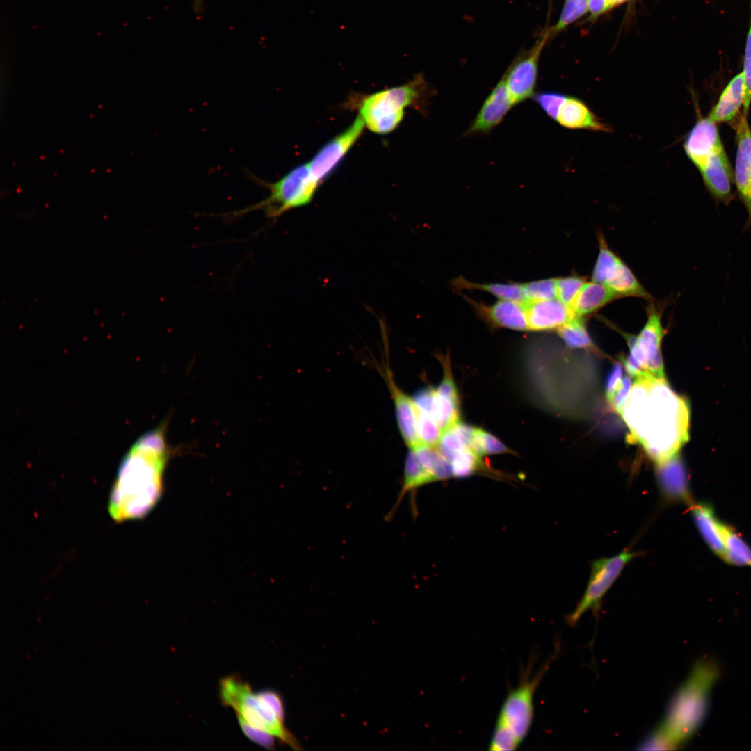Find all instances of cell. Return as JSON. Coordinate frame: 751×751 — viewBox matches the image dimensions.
Wrapping results in <instances>:
<instances>
[{
	"label": "cell",
	"mask_w": 751,
	"mask_h": 751,
	"mask_svg": "<svg viewBox=\"0 0 751 751\" xmlns=\"http://www.w3.org/2000/svg\"><path fill=\"white\" fill-rule=\"evenodd\" d=\"M621 417L629 442L639 444L655 466L678 456L689 439V403L665 378L635 379Z\"/></svg>",
	"instance_id": "obj_1"
},
{
	"label": "cell",
	"mask_w": 751,
	"mask_h": 751,
	"mask_svg": "<svg viewBox=\"0 0 751 751\" xmlns=\"http://www.w3.org/2000/svg\"><path fill=\"white\" fill-rule=\"evenodd\" d=\"M168 420L141 435L119 467L111 489L108 512L118 522L138 519L156 506L172 450L166 439Z\"/></svg>",
	"instance_id": "obj_2"
},
{
	"label": "cell",
	"mask_w": 751,
	"mask_h": 751,
	"mask_svg": "<svg viewBox=\"0 0 751 751\" xmlns=\"http://www.w3.org/2000/svg\"><path fill=\"white\" fill-rule=\"evenodd\" d=\"M719 673L711 661L695 663L670 700L662 722L644 740L647 750H675L697 732L706 718L711 691Z\"/></svg>",
	"instance_id": "obj_3"
},
{
	"label": "cell",
	"mask_w": 751,
	"mask_h": 751,
	"mask_svg": "<svg viewBox=\"0 0 751 751\" xmlns=\"http://www.w3.org/2000/svg\"><path fill=\"white\" fill-rule=\"evenodd\" d=\"M433 94L423 74H418L409 82L369 95H355L346 107L356 109L371 131L385 134L401 122L407 107L423 111Z\"/></svg>",
	"instance_id": "obj_4"
},
{
	"label": "cell",
	"mask_w": 751,
	"mask_h": 751,
	"mask_svg": "<svg viewBox=\"0 0 751 751\" xmlns=\"http://www.w3.org/2000/svg\"><path fill=\"white\" fill-rule=\"evenodd\" d=\"M551 661L533 677L527 669L517 686L507 695L491 738L490 750H515L526 738L534 716V694Z\"/></svg>",
	"instance_id": "obj_5"
},
{
	"label": "cell",
	"mask_w": 751,
	"mask_h": 751,
	"mask_svg": "<svg viewBox=\"0 0 751 751\" xmlns=\"http://www.w3.org/2000/svg\"><path fill=\"white\" fill-rule=\"evenodd\" d=\"M249 177L268 189L269 194L261 201L246 207L218 214L227 221H234L255 211H261L268 219H277L285 212L308 204L320 184L312 175L308 163L291 170L278 180L266 181L249 173Z\"/></svg>",
	"instance_id": "obj_6"
},
{
	"label": "cell",
	"mask_w": 751,
	"mask_h": 751,
	"mask_svg": "<svg viewBox=\"0 0 751 751\" xmlns=\"http://www.w3.org/2000/svg\"><path fill=\"white\" fill-rule=\"evenodd\" d=\"M220 697L224 706L232 708L236 716L249 725L270 734L293 749H300L298 741L286 727L284 718L239 677L229 675L220 680Z\"/></svg>",
	"instance_id": "obj_7"
},
{
	"label": "cell",
	"mask_w": 751,
	"mask_h": 751,
	"mask_svg": "<svg viewBox=\"0 0 751 751\" xmlns=\"http://www.w3.org/2000/svg\"><path fill=\"white\" fill-rule=\"evenodd\" d=\"M636 555L635 552L625 549L615 556L599 558L592 563L586 590L575 609L568 615L569 624H575L589 610L594 612L599 610L603 597Z\"/></svg>",
	"instance_id": "obj_8"
},
{
	"label": "cell",
	"mask_w": 751,
	"mask_h": 751,
	"mask_svg": "<svg viewBox=\"0 0 751 751\" xmlns=\"http://www.w3.org/2000/svg\"><path fill=\"white\" fill-rule=\"evenodd\" d=\"M597 235L599 253L592 280L606 285L618 298L632 296L652 301V295L624 261L610 248L602 233Z\"/></svg>",
	"instance_id": "obj_9"
},
{
	"label": "cell",
	"mask_w": 751,
	"mask_h": 751,
	"mask_svg": "<svg viewBox=\"0 0 751 751\" xmlns=\"http://www.w3.org/2000/svg\"><path fill=\"white\" fill-rule=\"evenodd\" d=\"M550 38L549 29L544 30L531 49L516 57L504 74L514 105L533 96L539 59Z\"/></svg>",
	"instance_id": "obj_10"
},
{
	"label": "cell",
	"mask_w": 751,
	"mask_h": 751,
	"mask_svg": "<svg viewBox=\"0 0 751 751\" xmlns=\"http://www.w3.org/2000/svg\"><path fill=\"white\" fill-rule=\"evenodd\" d=\"M663 309L651 303L647 309V321L637 336L628 334L640 353L645 373L656 378H665L661 353L665 330L662 325Z\"/></svg>",
	"instance_id": "obj_11"
},
{
	"label": "cell",
	"mask_w": 751,
	"mask_h": 751,
	"mask_svg": "<svg viewBox=\"0 0 751 751\" xmlns=\"http://www.w3.org/2000/svg\"><path fill=\"white\" fill-rule=\"evenodd\" d=\"M364 127V122L357 115L346 130L327 143L308 163L312 175L320 184L360 138Z\"/></svg>",
	"instance_id": "obj_12"
},
{
	"label": "cell",
	"mask_w": 751,
	"mask_h": 751,
	"mask_svg": "<svg viewBox=\"0 0 751 751\" xmlns=\"http://www.w3.org/2000/svg\"><path fill=\"white\" fill-rule=\"evenodd\" d=\"M737 152L734 181L747 212V228L751 225V129L743 113L736 123Z\"/></svg>",
	"instance_id": "obj_13"
},
{
	"label": "cell",
	"mask_w": 751,
	"mask_h": 751,
	"mask_svg": "<svg viewBox=\"0 0 751 751\" xmlns=\"http://www.w3.org/2000/svg\"><path fill=\"white\" fill-rule=\"evenodd\" d=\"M513 106L503 74L483 102L466 134L489 133L502 121Z\"/></svg>",
	"instance_id": "obj_14"
},
{
	"label": "cell",
	"mask_w": 751,
	"mask_h": 751,
	"mask_svg": "<svg viewBox=\"0 0 751 751\" xmlns=\"http://www.w3.org/2000/svg\"><path fill=\"white\" fill-rule=\"evenodd\" d=\"M706 189L718 202L728 205L733 200V173L723 145L709 156L700 171Z\"/></svg>",
	"instance_id": "obj_15"
},
{
	"label": "cell",
	"mask_w": 751,
	"mask_h": 751,
	"mask_svg": "<svg viewBox=\"0 0 751 751\" xmlns=\"http://www.w3.org/2000/svg\"><path fill=\"white\" fill-rule=\"evenodd\" d=\"M480 318L496 328L519 331L529 330L524 305L510 300H500L492 305L464 296Z\"/></svg>",
	"instance_id": "obj_16"
},
{
	"label": "cell",
	"mask_w": 751,
	"mask_h": 751,
	"mask_svg": "<svg viewBox=\"0 0 751 751\" xmlns=\"http://www.w3.org/2000/svg\"><path fill=\"white\" fill-rule=\"evenodd\" d=\"M722 145L716 123L709 117L700 118L686 138L684 149L700 172L711 154Z\"/></svg>",
	"instance_id": "obj_17"
},
{
	"label": "cell",
	"mask_w": 751,
	"mask_h": 751,
	"mask_svg": "<svg viewBox=\"0 0 751 751\" xmlns=\"http://www.w3.org/2000/svg\"><path fill=\"white\" fill-rule=\"evenodd\" d=\"M529 330H558L576 315L557 298L524 303Z\"/></svg>",
	"instance_id": "obj_18"
},
{
	"label": "cell",
	"mask_w": 751,
	"mask_h": 751,
	"mask_svg": "<svg viewBox=\"0 0 751 751\" xmlns=\"http://www.w3.org/2000/svg\"><path fill=\"white\" fill-rule=\"evenodd\" d=\"M385 367L384 377L393 397L397 424L405 443L412 449L421 443L417 431V407L412 398L396 385L389 366Z\"/></svg>",
	"instance_id": "obj_19"
},
{
	"label": "cell",
	"mask_w": 751,
	"mask_h": 751,
	"mask_svg": "<svg viewBox=\"0 0 751 751\" xmlns=\"http://www.w3.org/2000/svg\"><path fill=\"white\" fill-rule=\"evenodd\" d=\"M659 492L667 501H691L690 491L684 469L678 456L656 465Z\"/></svg>",
	"instance_id": "obj_20"
},
{
	"label": "cell",
	"mask_w": 751,
	"mask_h": 751,
	"mask_svg": "<svg viewBox=\"0 0 751 751\" xmlns=\"http://www.w3.org/2000/svg\"><path fill=\"white\" fill-rule=\"evenodd\" d=\"M556 121L568 129L611 131V127L602 122L582 100L572 96L567 97Z\"/></svg>",
	"instance_id": "obj_21"
},
{
	"label": "cell",
	"mask_w": 751,
	"mask_h": 751,
	"mask_svg": "<svg viewBox=\"0 0 751 751\" xmlns=\"http://www.w3.org/2000/svg\"><path fill=\"white\" fill-rule=\"evenodd\" d=\"M744 97V77L741 72L730 80L708 117L716 123L732 121L743 105Z\"/></svg>",
	"instance_id": "obj_22"
},
{
	"label": "cell",
	"mask_w": 751,
	"mask_h": 751,
	"mask_svg": "<svg viewBox=\"0 0 751 751\" xmlns=\"http://www.w3.org/2000/svg\"><path fill=\"white\" fill-rule=\"evenodd\" d=\"M617 298H619L606 285L593 280L586 281L571 309L576 316L584 318Z\"/></svg>",
	"instance_id": "obj_23"
},
{
	"label": "cell",
	"mask_w": 751,
	"mask_h": 751,
	"mask_svg": "<svg viewBox=\"0 0 751 751\" xmlns=\"http://www.w3.org/2000/svg\"><path fill=\"white\" fill-rule=\"evenodd\" d=\"M691 512L702 537L710 549L723 559L724 542L721 522L714 515L711 506L704 503L691 505Z\"/></svg>",
	"instance_id": "obj_24"
},
{
	"label": "cell",
	"mask_w": 751,
	"mask_h": 751,
	"mask_svg": "<svg viewBox=\"0 0 751 751\" xmlns=\"http://www.w3.org/2000/svg\"><path fill=\"white\" fill-rule=\"evenodd\" d=\"M474 430V428L459 421L442 433L436 447L450 462L457 453L471 449Z\"/></svg>",
	"instance_id": "obj_25"
},
{
	"label": "cell",
	"mask_w": 751,
	"mask_h": 751,
	"mask_svg": "<svg viewBox=\"0 0 751 751\" xmlns=\"http://www.w3.org/2000/svg\"><path fill=\"white\" fill-rule=\"evenodd\" d=\"M452 285L456 290L476 289L484 291L501 300H510L523 304L527 301L524 284H479L470 282L460 277L453 280Z\"/></svg>",
	"instance_id": "obj_26"
},
{
	"label": "cell",
	"mask_w": 751,
	"mask_h": 751,
	"mask_svg": "<svg viewBox=\"0 0 751 751\" xmlns=\"http://www.w3.org/2000/svg\"><path fill=\"white\" fill-rule=\"evenodd\" d=\"M725 547L723 559L729 564L751 565V549L729 526L721 522Z\"/></svg>",
	"instance_id": "obj_27"
},
{
	"label": "cell",
	"mask_w": 751,
	"mask_h": 751,
	"mask_svg": "<svg viewBox=\"0 0 751 751\" xmlns=\"http://www.w3.org/2000/svg\"><path fill=\"white\" fill-rule=\"evenodd\" d=\"M412 449L432 475L435 481L445 480L453 476L451 463L441 454L436 446L420 443Z\"/></svg>",
	"instance_id": "obj_28"
},
{
	"label": "cell",
	"mask_w": 751,
	"mask_h": 751,
	"mask_svg": "<svg viewBox=\"0 0 751 751\" xmlns=\"http://www.w3.org/2000/svg\"><path fill=\"white\" fill-rule=\"evenodd\" d=\"M433 481L432 475L421 462L414 450L410 449L405 458L403 486L398 502L409 491Z\"/></svg>",
	"instance_id": "obj_29"
},
{
	"label": "cell",
	"mask_w": 751,
	"mask_h": 751,
	"mask_svg": "<svg viewBox=\"0 0 751 751\" xmlns=\"http://www.w3.org/2000/svg\"><path fill=\"white\" fill-rule=\"evenodd\" d=\"M556 330L566 345L572 348L591 349L595 346L583 317L576 316Z\"/></svg>",
	"instance_id": "obj_30"
},
{
	"label": "cell",
	"mask_w": 751,
	"mask_h": 751,
	"mask_svg": "<svg viewBox=\"0 0 751 751\" xmlns=\"http://www.w3.org/2000/svg\"><path fill=\"white\" fill-rule=\"evenodd\" d=\"M430 415L443 432L460 421L459 403L440 395L435 389Z\"/></svg>",
	"instance_id": "obj_31"
},
{
	"label": "cell",
	"mask_w": 751,
	"mask_h": 751,
	"mask_svg": "<svg viewBox=\"0 0 751 751\" xmlns=\"http://www.w3.org/2000/svg\"><path fill=\"white\" fill-rule=\"evenodd\" d=\"M471 449L479 457L485 455L506 453L507 447L492 434L474 428L471 441Z\"/></svg>",
	"instance_id": "obj_32"
},
{
	"label": "cell",
	"mask_w": 751,
	"mask_h": 751,
	"mask_svg": "<svg viewBox=\"0 0 751 751\" xmlns=\"http://www.w3.org/2000/svg\"><path fill=\"white\" fill-rule=\"evenodd\" d=\"M481 457L471 449L457 453L451 460L452 475L454 477H467L481 467Z\"/></svg>",
	"instance_id": "obj_33"
},
{
	"label": "cell",
	"mask_w": 751,
	"mask_h": 751,
	"mask_svg": "<svg viewBox=\"0 0 751 751\" xmlns=\"http://www.w3.org/2000/svg\"><path fill=\"white\" fill-rule=\"evenodd\" d=\"M417 431L421 443L437 446L442 430L430 414L417 408Z\"/></svg>",
	"instance_id": "obj_34"
},
{
	"label": "cell",
	"mask_w": 751,
	"mask_h": 751,
	"mask_svg": "<svg viewBox=\"0 0 751 751\" xmlns=\"http://www.w3.org/2000/svg\"><path fill=\"white\" fill-rule=\"evenodd\" d=\"M589 0H566L557 24L549 29L551 36L563 30L588 10Z\"/></svg>",
	"instance_id": "obj_35"
},
{
	"label": "cell",
	"mask_w": 751,
	"mask_h": 751,
	"mask_svg": "<svg viewBox=\"0 0 751 751\" xmlns=\"http://www.w3.org/2000/svg\"><path fill=\"white\" fill-rule=\"evenodd\" d=\"M523 284L526 302L557 298L556 278L536 280Z\"/></svg>",
	"instance_id": "obj_36"
},
{
	"label": "cell",
	"mask_w": 751,
	"mask_h": 751,
	"mask_svg": "<svg viewBox=\"0 0 751 751\" xmlns=\"http://www.w3.org/2000/svg\"><path fill=\"white\" fill-rule=\"evenodd\" d=\"M586 281L584 277L574 274L556 278L557 298L571 308Z\"/></svg>",
	"instance_id": "obj_37"
},
{
	"label": "cell",
	"mask_w": 751,
	"mask_h": 751,
	"mask_svg": "<svg viewBox=\"0 0 751 751\" xmlns=\"http://www.w3.org/2000/svg\"><path fill=\"white\" fill-rule=\"evenodd\" d=\"M567 97L558 92H542L534 94L533 98L549 117L557 120L560 109Z\"/></svg>",
	"instance_id": "obj_38"
},
{
	"label": "cell",
	"mask_w": 751,
	"mask_h": 751,
	"mask_svg": "<svg viewBox=\"0 0 751 751\" xmlns=\"http://www.w3.org/2000/svg\"><path fill=\"white\" fill-rule=\"evenodd\" d=\"M241 729L251 741L267 750H273L276 738L270 734L249 725L240 716H236Z\"/></svg>",
	"instance_id": "obj_39"
},
{
	"label": "cell",
	"mask_w": 751,
	"mask_h": 751,
	"mask_svg": "<svg viewBox=\"0 0 751 751\" xmlns=\"http://www.w3.org/2000/svg\"><path fill=\"white\" fill-rule=\"evenodd\" d=\"M751 8V0H750ZM744 77L745 83V97L743 102V114L746 115L748 113L749 108L751 104V19L749 31L748 33L743 71L742 72Z\"/></svg>",
	"instance_id": "obj_40"
},
{
	"label": "cell",
	"mask_w": 751,
	"mask_h": 751,
	"mask_svg": "<svg viewBox=\"0 0 751 751\" xmlns=\"http://www.w3.org/2000/svg\"><path fill=\"white\" fill-rule=\"evenodd\" d=\"M444 370L443 379L436 390L440 395L459 403L458 394L449 361H444Z\"/></svg>",
	"instance_id": "obj_41"
},
{
	"label": "cell",
	"mask_w": 751,
	"mask_h": 751,
	"mask_svg": "<svg viewBox=\"0 0 751 751\" xmlns=\"http://www.w3.org/2000/svg\"><path fill=\"white\" fill-rule=\"evenodd\" d=\"M631 386V378L628 376L624 377L622 379L620 387L616 391L610 403L613 410L620 416L628 400Z\"/></svg>",
	"instance_id": "obj_42"
},
{
	"label": "cell",
	"mask_w": 751,
	"mask_h": 751,
	"mask_svg": "<svg viewBox=\"0 0 751 751\" xmlns=\"http://www.w3.org/2000/svg\"><path fill=\"white\" fill-rule=\"evenodd\" d=\"M622 367L619 364H615L609 373L606 385V396L607 401L611 403L615 394L619 389L622 382Z\"/></svg>",
	"instance_id": "obj_43"
},
{
	"label": "cell",
	"mask_w": 751,
	"mask_h": 751,
	"mask_svg": "<svg viewBox=\"0 0 751 751\" xmlns=\"http://www.w3.org/2000/svg\"><path fill=\"white\" fill-rule=\"evenodd\" d=\"M435 389L430 387L423 388L418 391L412 398L416 407L423 412L430 414Z\"/></svg>",
	"instance_id": "obj_44"
},
{
	"label": "cell",
	"mask_w": 751,
	"mask_h": 751,
	"mask_svg": "<svg viewBox=\"0 0 751 751\" xmlns=\"http://www.w3.org/2000/svg\"><path fill=\"white\" fill-rule=\"evenodd\" d=\"M275 712L282 718H284V707L281 697L275 691L264 690L257 693Z\"/></svg>",
	"instance_id": "obj_45"
},
{
	"label": "cell",
	"mask_w": 751,
	"mask_h": 751,
	"mask_svg": "<svg viewBox=\"0 0 751 751\" xmlns=\"http://www.w3.org/2000/svg\"><path fill=\"white\" fill-rule=\"evenodd\" d=\"M610 9L611 7L608 0H589L588 1V10L593 17H597Z\"/></svg>",
	"instance_id": "obj_46"
},
{
	"label": "cell",
	"mask_w": 751,
	"mask_h": 751,
	"mask_svg": "<svg viewBox=\"0 0 751 751\" xmlns=\"http://www.w3.org/2000/svg\"><path fill=\"white\" fill-rule=\"evenodd\" d=\"M204 0H194V9L196 12L201 10L204 6Z\"/></svg>",
	"instance_id": "obj_47"
},
{
	"label": "cell",
	"mask_w": 751,
	"mask_h": 751,
	"mask_svg": "<svg viewBox=\"0 0 751 751\" xmlns=\"http://www.w3.org/2000/svg\"><path fill=\"white\" fill-rule=\"evenodd\" d=\"M627 0H608L610 6L613 8L615 6L620 5Z\"/></svg>",
	"instance_id": "obj_48"
}]
</instances>
